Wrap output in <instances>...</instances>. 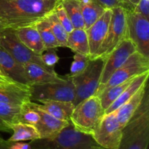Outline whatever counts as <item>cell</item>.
I'll return each instance as SVG.
<instances>
[{"instance_id":"1","label":"cell","mask_w":149,"mask_h":149,"mask_svg":"<svg viewBox=\"0 0 149 149\" xmlns=\"http://www.w3.org/2000/svg\"><path fill=\"white\" fill-rule=\"evenodd\" d=\"M60 0H0V20L6 29L35 26L55 11Z\"/></svg>"},{"instance_id":"2","label":"cell","mask_w":149,"mask_h":149,"mask_svg":"<svg viewBox=\"0 0 149 149\" xmlns=\"http://www.w3.org/2000/svg\"><path fill=\"white\" fill-rule=\"evenodd\" d=\"M149 143V97L147 89L135 113L122 130L118 149H147Z\"/></svg>"},{"instance_id":"3","label":"cell","mask_w":149,"mask_h":149,"mask_svg":"<svg viewBox=\"0 0 149 149\" xmlns=\"http://www.w3.org/2000/svg\"><path fill=\"white\" fill-rule=\"evenodd\" d=\"M31 149H90L97 145L92 135L77 130L72 124L51 138L31 141Z\"/></svg>"},{"instance_id":"4","label":"cell","mask_w":149,"mask_h":149,"mask_svg":"<svg viewBox=\"0 0 149 149\" xmlns=\"http://www.w3.org/2000/svg\"><path fill=\"white\" fill-rule=\"evenodd\" d=\"M105 114L98 96L93 95L75 106L70 121L77 130L93 135Z\"/></svg>"},{"instance_id":"5","label":"cell","mask_w":149,"mask_h":149,"mask_svg":"<svg viewBox=\"0 0 149 149\" xmlns=\"http://www.w3.org/2000/svg\"><path fill=\"white\" fill-rule=\"evenodd\" d=\"M105 59L97 58L90 60L88 66L81 74L71 77L75 87L74 106L85 99L95 95L100 85V76Z\"/></svg>"},{"instance_id":"6","label":"cell","mask_w":149,"mask_h":149,"mask_svg":"<svg viewBox=\"0 0 149 149\" xmlns=\"http://www.w3.org/2000/svg\"><path fill=\"white\" fill-rule=\"evenodd\" d=\"M31 100L41 102L42 100L74 102L75 87L70 75L66 76L65 81L30 85Z\"/></svg>"},{"instance_id":"7","label":"cell","mask_w":149,"mask_h":149,"mask_svg":"<svg viewBox=\"0 0 149 149\" xmlns=\"http://www.w3.org/2000/svg\"><path fill=\"white\" fill-rule=\"evenodd\" d=\"M111 18L106 36L95 55L91 59H105L127 37L126 12L121 7L112 8ZM90 59V60H91Z\"/></svg>"},{"instance_id":"8","label":"cell","mask_w":149,"mask_h":149,"mask_svg":"<svg viewBox=\"0 0 149 149\" xmlns=\"http://www.w3.org/2000/svg\"><path fill=\"white\" fill-rule=\"evenodd\" d=\"M127 37L136 47L137 52L149 59V21L134 10H125Z\"/></svg>"},{"instance_id":"9","label":"cell","mask_w":149,"mask_h":149,"mask_svg":"<svg viewBox=\"0 0 149 149\" xmlns=\"http://www.w3.org/2000/svg\"><path fill=\"white\" fill-rule=\"evenodd\" d=\"M148 71H149V59L136 51L112 74L107 83L97 90L95 95H97L105 89L125 82Z\"/></svg>"},{"instance_id":"10","label":"cell","mask_w":149,"mask_h":149,"mask_svg":"<svg viewBox=\"0 0 149 149\" xmlns=\"http://www.w3.org/2000/svg\"><path fill=\"white\" fill-rule=\"evenodd\" d=\"M122 130L123 127L119 124L114 111L104 115L92 137L103 149H118Z\"/></svg>"},{"instance_id":"11","label":"cell","mask_w":149,"mask_h":149,"mask_svg":"<svg viewBox=\"0 0 149 149\" xmlns=\"http://www.w3.org/2000/svg\"><path fill=\"white\" fill-rule=\"evenodd\" d=\"M0 46L4 48L21 65L34 63L47 67L42 62L41 55L34 53L25 46L17 38L13 29H6L1 33L0 36Z\"/></svg>"},{"instance_id":"12","label":"cell","mask_w":149,"mask_h":149,"mask_svg":"<svg viewBox=\"0 0 149 149\" xmlns=\"http://www.w3.org/2000/svg\"><path fill=\"white\" fill-rule=\"evenodd\" d=\"M137 51L136 47L130 39H124L106 58L100 76L99 88L107 83L112 74L120 68L130 55Z\"/></svg>"},{"instance_id":"13","label":"cell","mask_w":149,"mask_h":149,"mask_svg":"<svg viewBox=\"0 0 149 149\" xmlns=\"http://www.w3.org/2000/svg\"><path fill=\"white\" fill-rule=\"evenodd\" d=\"M111 14V9H106L101 17L86 30L88 37L90 59L95 55L106 37L109 30Z\"/></svg>"},{"instance_id":"14","label":"cell","mask_w":149,"mask_h":149,"mask_svg":"<svg viewBox=\"0 0 149 149\" xmlns=\"http://www.w3.org/2000/svg\"><path fill=\"white\" fill-rule=\"evenodd\" d=\"M31 101L30 85L13 82L0 85V102L6 104L21 106Z\"/></svg>"},{"instance_id":"15","label":"cell","mask_w":149,"mask_h":149,"mask_svg":"<svg viewBox=\"0 0 149 149\" xmlns=\"http://www.w3.org/2000/svg\"><path fill=\"white\" fill-rule=\"evenodd\" d=\"M23 68L29 85L50 82H61L65 81L66 79V76L63 77H59L54 71V68H47L34 63L24 64Z\"/></svg>"},{"instance_id":"16","label":"cell","mask_w":149,"mask_h":149,"mask_svg":"<svg viewBox=\"0 0 149 149\" xmlns=\"http://www.w3.org/2000/svg\"><path fill=\"white\" fill-rule=\"evenodd\" d=\"M33 104L40 115V119L35 125L40 138H51L55 137L71 123L70 122L56 119L48 114L47 112L38 107L37 103L33 102Z\"/></svg>"},{"instance_id":"17","label":"cell","mask_w":149,"mask_h":149,"mask_svg":"<svg viewBox=\"0 0 149 149\" xmlns=\"http://www.w3.org/2000/svg\"><path fill=\"white\" fill-rule=\"evenodd\" d=\"M0 68L7 77L16 82L29 84L23 65L19 63L4 48L0 46Z\"/></svg>"},{"instance_id":"18","label":"cell","mask_w":149,"mask_h":149,"mask_svg":"<svg viewBox=\"0 0 149 149\" xmlns=\"http://www.w3.org/2000/svg\"><path fill=\"white\" fill-rule=\"evenodd\" d=\"M147 89L148 86L146 82L137 91V93L132 97H131L116 111V118L123 128L130 120L137 109L139 108Z\"/></svg>"},{"instance_id":"19","label":"cell","mask_w":149,"mask_h":149,"mask_svg":"<svg viewBox=\"0 0 149 149\" xmlns=\"http://www.w3.org/2000/svg\"><path fill=\"white\" fill-rule=\"evenodd\" d=\"M14 31L20 42L34 53L41 55L46 50L36 25L20 28Z\"/></svg>"},{"instance_id":"20","label":"cell","mask_w":149,"mask_h":149,"mask_svg":"<svg viewBox=\"0 0 149 149\" xmlns=\"http://www.w3.org/2000/svg\"><path fill=\"white\" fill-rule=\"evenodd\" d=\"M39 103L42 104L37 103L38 107L45 111L48 114L51 115L56 119L71 122L70 121L71 116L75 108L72 102L42 100Z\"/></svg>"},{"instance_id":"21","label":"cell","mask_w":149,"mask_h":149,"mask_svg":"<svg viewBox=\"0 0 149 149\" xmlns=\"http://www.w3.org/2000/svg\"><path fill=\"white\" fill-rule=\"evenodd\" d=\"M148 77L149 71L134 77L132 81H131L130 85L127 87L126 90L106 110H105L106 114L116 111L122 105L125 104L131 97H132L144 84L148 81Z\"/></svg>"},{"instance_id":"22","label":"cell","mask_w":149,"mask_h":149,"mask_svg":"<svg viewBox=\"0 0 149 149\" xmlns=\"http://www.w3.org/2000/svg\"><path fill=\"white\" fill-rule=\"evenodd\" d=\"M84 29H88L95 22L98 20L106 11V8L96 0H85L80 1Z\"/></svg>"},{"instance_id":"23","label":"cell","mask_w":149,"mask_h":149,"mask_svg":"<svg viewBox=\"0 0 149 149\" xmlns=\"http://www.w3.org/2000/svg\"><path fill=\"white\" fill-rule=\"evenodd\" d=\"M67 47L74 52L90 56L88 37L84 29H74L68 34Z\"/></svg>"},{"instance_id":"24","label":"cell","mask_w":149,"mask_h":149,"mask_svg":"<svg viewBox=\"0 0 149 149\" xmlns=\"http://www.w3.org/2000/svg\"><path fill=\"white\" fill-rule=\"evenodd\" d=\"M10 127L13 135L7 140L9 142L34 141L40 138L37 130L33 125L17 122L12 124Z\"/></svg>"},{"instance_id":"25","label":"cell","mask_w":149,"mask_h":149,"mask_svg":"<svg viewBox=\"0 0 149 149\" xmlns=\"http://www.w3.org/2000/svg\"><path fill=\"white\" fill-rule=\"evenodd\" d=\"M20 106L0 102V132H10L12 124L17 123Z\"/></svg>"},{"instance_id":"26","label":"cell","mask_w":149,"mask_h":149,"mask_svg":"<svg viewBox=\"0 0 149 149\" xmlns=\"http://www.w3.org/2000/svg\"><path fill=\"white\" fill-rule=\"evenodd\" d=\"M132 79L133 78L130 79L125 82L117 84V85L105 89L101 93L97 95V96H98L102 106L105 110H106L121 95V94L130 85Z\"/></svg>"},{"instance_id":"27","label":"cell","mask_w":149,"mask_h":149,"mask_svg":"<svg viewBox=\"0 0 149 149\" xmlns=\"http://www.w3.org/2000/svg\"><path fill=\"white\" fill-rule=\"evenodd\" d=\"M74 29H84L79 0H60Z\"/></svg>"},{"instance_id":"28","label":"cell","mask_w":149,"mask_h":149,"mask_svg":"<svg viewBox=\"0 0 149 149\" xmlns=\"http://www.w3.org/2000/svg\"><path fill=\"white\" fill-rule=\"evenodd\" d=\"M36 27L40 34L42 40L46 49L59 47V44L51 29L50 25L47 17L36 24Z\"/></svg>"},{"instance_id":"29","label":"cell","mask_w":149,"mask_h":149,"mask_svg":"<svg viewBox=\"0 0 149 149\" xmlns=\"http://www.w3.org/2000/svg\"><path fill=\"white\" fill-rule=\"evenodd\" d=\"M48 22L50 25L51 29L59 44V47H67V40H68V34L65 29L58 20L55 11L49 15L47 17Z\"/></svg>"},{"instance_id":"30","label":"cell","mask_w":149,"mask_h":149,"mask_svg":"<svg viewBox=\"0 0 149 149\" xmlns=\"http://www.w3.org/2000/svg\"><path fill=\"white\" fill-rule=\"evenodd\" d=\"M39 119H40V115L33 106V101L31 100L20 106L17 122L29 124L35 126Z\"/></svg>"},{"instance_id":"31","label":"cell","mask_w":149,"mask_h":149,"mask_svg":"<svg viewBox=\"0 0 149 149\" xmlns=\"http://www.w3.org/2000/svg\"><path fill=\"white\" fill-rule=\"evenodd\" d=\"M90 58L89 55L75 52L74 61L71 65V77H74L81 74L88 66Z\"/></svg>"},{"instance_id":"32","label":"cell","mask_w":149,"mask_h":149,"mask_svg":"<svg viewBox=\"0 0 149 149\" xmlns=\"http://www.w3.org/2000/svg\"><path fill=\"white\" fill-rule=\"evenodd\" d=\"M55 14H56L59 21L61 22L62 26H63L64 29H65L67 33H69L70 32L72 31L74 29V26H73L69 17H68V15H67L66 12L64 10L61 1H59L58 4H57L56 7H55Z\"/></svg>"},{"instance_id":"33","label":"cell","mask_w":149,"mask_h":149,"mask_svg":"<svg viewBox=\"0 0 149 149\" xmlns=\"http://www.w3.org/2000/svg\"><path fill=\"white\" fill-rule=\"evenodd\" d=\"M45 51H47V52L41 55V59L47 67L54 68V66L59 61V57L55 52V48L48 49Z\"/></svg>"},{"instance_id":"34","label":"cell","mask_w":149,"mask_h":149,"mask_svg":"<svg viewBox=\"0 0 149 149\" xmlns=\"http://www.w3.org/2000/svg\"><path fill=\"white\" fill-rule=\"evenodd\" d=\"M106 9H112L114 7H121L128 10V7L125 0H96Z\"/></svg>"},{"instance_id":"35","label":"cell","mask_w":149,"mask_h":149,"mask_svg":"<svg viewBox=\"0 0 149 149\" xmlns=\"http://www.w3.org/2000/svg\"><path fill=\"white\" fill-rule=\"evenodd\" d=\"M136 13H140L146 19H149V0H140L138 4L135 6V10Z\"/></svg>"},{"instance_id":"36","label":"cell","mask_w":149,"mask_h":149,"mask_svg":"<svg viewBox=\"0 0 149 149\" xmlns=\"http://www.w3.org/2000/svg\"><path fill=\"white\" fill-rule=\"evenodd\" d=\"M7 143H8L9 149H31L30 144L23 143L22 141H20V142H9L7 141Z\"/></svg>"},{"instance_id":"37","label":"cell","mask_w":149,"mask_h":149,"mask_svg":"<svg viewBox=\"0 0 149 149\" xmlns=\"http://www.w3.org/2000/svg\"><path fill=\"white\" fill-rule=\"evenodd\" d=\"M128 7V10H134L140 0H125Z\"/></svg>"},{"instance_id":"38","label":"cell","mask_w":149,"mask_h":149,"mask_svg":"<svg viewBox=\"0 0 149 149\" xmlns=\"http://www.w3.org/2000/svg\"><path fill=\"white\" fill-rule=\"evenodd\" d=\"M13 81H13V80L12 79H10V77L0 75V85H1V84H7V83L13 82Z\"/></svg>"},{"instance_id":"39","label":"cell","mask_w":149,"mask_h":149,"mask_svg":"<svg viewBox=\"0 0 149 149\" xmlns=\"http://www.w3.org/2000/svg\"><path fill=\"white\" fill-rule=\"evenodd\" d=\"M0 149H9L8 143L7 141L3 139L1 137H0Z\"/></svg>"},{"instance_id":"40","label":"cell","mask_w":149,"mask_h":149,"mask_svg":"<svg viewBox=\"0 0 149 149\" xmlns=\"http://www.w3.org/2000/svg\"><path fill=\"white\" fill-rule=\"evenodd\" d=\"M5 29H6L5 26H4V25H3V23H1V20H0V36H1V33H2L3 32H4V31L5 30Z\"/></svg>"},{"instance_id":"41","label":"cell","mask_w":149,"mask_h":149,"mask_svg":"<svg viewBox=\"0 0 149 149\" xmlns=\"http://www.w3.org/2000/svg\"><path fill=\"white\" fill-rule=\"evenodd\" d=\"M90 149H103V148H102V147H100V146H97L93 147V148H90Z\"/></svg>"},{"instance_id":"42","label":"cell","mask_w":149,"mask_h":149,"mask_svg":"<svg viewBox=\"0 0 149 149\" xmlns=\"http://www.w3.org/2000/svg\"><path fill=\"white\" fill-rule=\"evenodd\" d=\"M0 75H1V76H4V77H7V76H6L5 74H4V72H3V71H1V68H0Z\"/></svg>"}]
</instances>
